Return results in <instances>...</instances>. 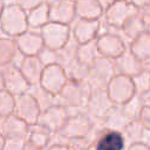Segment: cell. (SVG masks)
<instances>
[{
    "label": "cell",
    "instance_id": "1",
    "mask_svg": "<svg viewBox=\"0 0 150 150\" xmlns=\"http://www.w3.org/2000/svg\"><path fill=\"white\" fill-rule=\"evenodd\" d=\"M129 42L130 41L124 35L121 27H114L102 22L101 32L96 38V46L100 56L114 60L128 49Z\"/></svg>",
    "mask_w": 150,
    "mask_h": 150
},
{
    "label": "cell",
    "instance_id": "2",
    "mask_svg": "<svg viewBox=\"0 0 150 150\" xmlns=\"http://www.w3.org/2000/svg\"><path fill=\"white\" fill-rule=\"evenodd\" d=\"M27 12L15 2H6L0 16V29L9 38H16L28 29Z\"/></svg>",
    "mask_w": 150,
    "mask_h": 150
},
{
    "label": "cell",
    "instance_id": "3",
    "mask_svg": "<svg viewBox=\"0 0 150 150\" xmlns=\"http://www.w3.org/2000/svg\"><path fill=\"white\" fill-rule=\"evenodd\" d=\"M91 86L88 81H67L57 94V103L71 109H84Z\"/></svg>",
    "mask_w": 150,
    "mask_h": 150
},
{
    "label": "cell",
    "instance_id": "4",
    "mask_svg": "<svg viewBox=\"0 0 150 150\" xmlns=\"http://www.w3.org/2000/svg\"><path fill=\"white\" fill-rule=\"evenodd\" d=\"M98 122L100 121L94 120L84 111V109H82L69 115L64 125L57 132H60L67 139L82 138L88 136L94 130V128Z\"/></svg>",
    "mask_w": 150,
    "mask_h": 150
},
{
    "label": "cell",
    "instance_id": "5",
    "mask_svg": "<svg viewBox=\"0 0 150 150\" xmlns=\"http://www.w3.org/2000/svg\"><path fill=\"white\" fill-rule=\"evenodd\" d=\"M115 75H116V70L111 59L104 56H97L89 64L88 82L91 86V88L105 89Z\"/></svg>",
    "mask_w": 150,
    "mask_h": 150
},
{
    "label": "cell",
    "instance_id": "6",
    "mask_svg": "<svg viewBox=\"0 0 150 150\" xmlns=\"http://www.w3.org/2000/svg\"><path fill=\"white\" fill-rule=\"evenodd\" d=\"M105 89L114 104H124L136 95L132 79L121 74H116Z\"/></svg>",
    "mask_w": 150,
    "mask_h": 150
},
{
    "label": "cell",
    "instance_id": "7",
    "mask_svg": "<svg viewBox=\"0 0 150 150\" xmlns=\"http://www.w3.org/2000/svg\"><path fill=\"white\" fill-rule=\"evenodd\" d=\"M39 30L42 36L43 45L53 49H60L71 35L70 25H64L53 21H48Z\"/></svg>",
    "mask_w": 150,
    "mask_h": 150
},
{
    "label": "cell",
    "instance_id": "8",
    "mask_svg": "<svg viewBox=\"0 0 150 150\" xmlns=\"http://www.w3.org/2000/svg\"><path fill=\"white\" fill-rule=\"evenodd\" d=\"M137 12H139V9L129 0H116L104 11L102 16L103 23L114 27H122L125 20Z\"/></svg>",
    "mask_w": 150,
    "mask_h": 150
},
{
    "label": "cell",
    "instance_id": "9",
    "mask_svg": "<svg viewBox=\"0 0 150 150\" xmlns=\"http://www.w3.org/2000/svg\"><path fill=\"white\" fill-rule=\"evenodd\" d=\"M114 105L107 89L91 88L89 98L84 105V111L96 121H102L109 109Z\"/></svg>",
    "mask_w": 150,
    "mask_h": 150
},
{
    "label": "cell",
    "instance_id": "10",
    "mask_svg": "<svg viewBox=\"0 0 150 150\" xmlns=\"http://www.w3.org/2000/svg\"><path fill=\"white\" fill-rule=\"evenodd\" d=\"M40 112L41 109L39 104L28 91L15 97V105L13 114L19 118L23 120L28 125L38 122Z\"/></svg>",
    "mask_w": 150,
    "mask_h": 150
},
{
    "label": "cell",
    "instance_id": "11",
    "mask_svg": "<svg viewBox=\"0 0 150 150\" xmlns=\"http://www.w3.org/2000/svg\"><path fill=\"white\" fill-rule=\"evenodd\" d=\"M71 35L81 45L93 40H96L102 28V20H89L76 18L70 25Z\"/></svg>",
    "mask_w": 150,
    "mask_h": 150
},
{
    "label": "cell",
    "instance_id": "12",
    "mask_svg": "<svg viewBox=\"0 0 150 150\" xmlns=\"http://www.w3.org/2000/svg\"><path fill=\"white\" fill-rule=\"evenodd\" d=\"M69 114L64 105L60 103H55L52 107L42 110L38 118V123L45 125L54 134L60 131L61 128L64 125Z\"/></svg>",
    "mask_w": 150,
    "mask_h": 150
},
{
    "label": "cell",
    "instance_id": "13",
    "mask_svg": "<svg viewBox=\"0 0 150 150\" xmlns=\"http://www.w3.org/2000/svg\"><path fill=\"white\" fill-rule=\"evenodd\" d=\"M67 81L68 80L64 74L63 67L60 64H50L45 67L41 75L40 86H42L46 90L50 91L52 94L57 95Z\"/></svg>",
    "mask_w": 150,
    "mask_h": 150
},
{
    "label": "cell",
    "instance_id": "14",
    "mask_svg": "<svg viewBox=\"0 0 150 150\" xmlns=\"http://www.w3.org/2000/svg\"><path fill=\"white\" fill-rule=\"evenodd\" d=\"M14 41L18 50L25 56L38 55V53L45 46L40 30L32 28H28L26 32L14 38Z\"/></svg>",
    "mask_w": 150,
    "mask_h": 150
},
{
    "label": "cell",
    "instance_id": "15",
    "mask_svg": "<svg viewBox=\"0 0 150 150\" xmlns=\"http://www.w3.org/2000/svg\"><path fill=\"white\" fill-rule=\"evenodd\" d=\"M2 74H4V82H5V89L9 91L15 97L27 93L29 90V84L21 74L20 69L14 64L4 66Z\"/></svg>",
    "mask_w": 150,
    "mask_h": 150
},
{
    "label": "cell",
    "instance_id": "16",
    "mask_svg": "<svg viewBox=\"0 0 150 150\" xmlns=\"http://www.w3.org/2000/svg\"><path fill=\"white\" fill-rule=\"evenodd\" d=\"M131 121L134 120L130 117L123 104H114L109 109L107 115L103 117L101 123L104 129H110L122 132Z\"/></svg>",
    "mask_w": 150,
    "mask_h": 150
},
{
    "label": "cell",
    "instance_id": "17",
    "mask_svg": "<svg viewBox=\"0 0 150 150\" xmlns=\"http://www.w3.org/2000/svg\"><path fill=\"white\" fill-rule=\"evenodd\" d=\"M112 62H114L116 74L125 75L129 77H134L135 75L146 69V66L142 63L135 55H132L129 49H127L123 54L114 59Z\"/></svg>",
    "mask_w": 150,
    "mask_h": 150
},
{
    "label": "cell",
    "instance_id": "18",
    "mask_svg": "<svg viewBox=\"0 0 150 150\" xmlns=\"http://www.w3.org/2000/svg\"><path fill=\"white\" fill-rule=\"evenodd\" d=\"M93 150H125V142L122 132L102 129L95 139Z\"/></svg>",
    "mask_w": 150,
    "mask_h": 150
},
{
    "label": "cell",
    "instance_id": "19",
    "mask_svg": "<svg viewBox=\"0 0 150 150\" xmlns=\"http://www.w3.org/2000/svg\"><path fill=\"white\" fill-rule=\"evenodd\" d=\"M18 68L20 69L21 74L23 75V77L26 79V81L30 87L40 84V80H41V75L45 69V66L42 64V62L36 55L23 56Z\"/></svg>",
    "mask_w": 150,
    "mask_h": 150
},
{
    "label": "cell",
    "instance_id": "20",
    "mask_svg": "<svg viewBox=\"0 0 150 150\" xmlns=\"http://www.w3.org/2000/svg\"><path fill=\"white\" fill-rule=\"evenodd\" d=\"M76 19L74 0H62L49 6V21L71 25Z\"/></svg>",
    "mask_w": 150,
    "mask_h": 150
},
{
    "label": "cell",
    "instance_id": "21",
    "mask_svg": "<svg viewBox=\"0 0 150 150\" xmlns=\"http://www.w3.org/2000/svg\"><path fill=\"white\" fill-rule=\"evenodd\" d=\"M29 125L14 114L5 117L0 131L5 138H20L27 139Z\"/></svg>",
    "mask_w": 150,
    "mask_h": 150
},
{
    "label": "cell",
    "instance_id": "22",
    "mask_svg": "<svg viewBox=\"0 0 150 150\" xmlns=\"http://www.w3.org/2000/svg\"><path fill=\"white\" fill-rule=\"evenodd\" d=\"M128 49L142 63L150 67V32L145 30L129 42Z\"/></svg>",
    "mask_w": 150,
    "mask_h": 150
},
{
    "label": "cell",
    "instance_id": "23",
    "mask_svg": "<svg viewBox=\"0 0 150 150\" xmlns=\"http://www.w3.org/2000/svg\"><path fill=\"white\" fill-rule=\"evenodd\" d=\"M75 15L79 19L98 20L103 16V8L97 0H74Z\"/></svg>",
    "mask_w": 150,
    "mask_h": 150
},
{
    "label": "cell",
    "instance_id": "24",
    "mask_svg": "<svg viewBox=\"0 0 150 150\" xmlns=\"http://www.w3.org/2000/svg\"><path fill=\"white\" fill-rule=\"evenodd\" d=\"M53 135H54L53 131H50L48 128L36 122L29 125L28 134H27V141L45 150L50 144Z\"/></svg>",
    "mask_w": 150,
    "mask_h": 150
},
{
    "label": "cell",
    "instance_id": "25",
    "mask_svg": "<svg viewBox=\"0 0 150 150\" xmlns=\"http://www.w3.org/2000/svg\"><path fill=\"white\" fill-rule=\"evenodd\" d=\"M49 21V5L42 2L27 12L28 27L32 29H40Z\"/></svg>",
    "mask_w": 150,
    "mask_h": 150
},
{
    "label": "cell",
    "instance_id": "26",
    "mask_svg": "<svg viewBox=\"0 0 150 150\" xmlns=\"http://www.w3.org/2000/svg\"><path fill=\"white\" fill-rule=\"evenodd\" d=\"M146 134H148V130L144 128V125L141 123L139 120L131 121L122 131V135L125 142V148L132 143L144 142Z\"/></svg>",
    "mask_w": 150,
    "mask_h": 150
},
{
    "label": "cell",
    "instance_id": "27",
    "mask_svg": "<svg viewBox=\"0 0 150 150\" xmlns=\"http://www.w3.org/2000/svg\"><path fill=\"white\" fill-rule=\"evenodd\" d=\"M63 70L68 81H88L89 66L80 61L77 57L64 64Z\"/></svg>",
    "mask_w": 150,
    "mask_h": 150
},
{
    "label": "cell",
    "instance_id": "28",
    "mask_svg": "<svg viewBox=\"0 0 150 150\" xmlns=\"http://www.w3.org/2000/svg\"><path fill=\"white\" fill-rule=\"evenodd\" d=\"M19 50L15 41L9 36H0V67L13 64Z\"/></svg>",
    "mask_w": 150,
    "mask_h": 150
},
{
    "label": "cell",
    "instance_id": "29",
    "mask_svg": "<svg viewBox=\"0 0 150 150\" xmlns=\"http://www.w3.org/2000/svg\"><path fill=\"white\" fill-rule=\"evenodd\" d=\"M121 28H122L124 35L128 38L129 41H131L136 36H138L141 33L146 30L144 21L142 19V15H141L139 12H137L134 15H131L130 18H128L125 20V22L122 25Z\"/></svg>",
    "mask_w": 150,
    "mask_h": 150
},
{
    "label": "cell",
    "instance_id": "30",
    "mask_svg": "<svg viewBox=\"0 0 150 150\" xmlns=\"http://www.w3.org/2000/svg\"><path fill=\"white\" fill-rule=\"evenodd\" d=\"M28 93L35 98V101L39 104L41 111L45 110V109H47V108H49V107H52L53 104L57 103V95L52 94L50 91L46 90L40 84L29 87Z\"/></svg>",
    "mask_w": 150,
    "mask_h": 150
},
{
    "label": "cell",
    "instance_id": "31",
    "mask_svg": "<svg viewBox=\"0 0 150 150\" xmlns=\"http://www.w3.org/2000/svg\"><path fill=\"white\" fill-rule=\"evenodd\" d=\"M97 56H100V55H98V50H97V46H96V40H93V41H89L86 43H81L79 46L76 57L80 61H82L83 63L89 66Z\"/></svg>",
    "mask_w": 150,
    "mask_h": 150
},
{
    "label": "cell",
    "instance_id": "32",
    "mask_svg": "<svg viewBox=\"0 0 150 150\" xmlns=\"http://www.w3.org/2000/svg\"><path fill=\"white\" fill-rule=\"evenodd\" d=\"M79 46H80V43L75 40V38L73 35H70L68 41L59 49V53H60V56H61V66L62 67L64 64H67L69 61H71L73 59L76 57Z\"/></svg>",
    "mask_w": 150,
    "mask_h": 150
},
{
    "label": "cell",
    "instance_id": "33",
    "mask_svg": "<svg viewBox=\"0 0 150 150\" xmlns=\"http://www.w3.org/2000/svg\"><path fill=\"white\" fill-rule=\"evenodd\" d=\"M132 79L136 95L138 96H144L149 90H150V70L149 68L144 69L139 74L135 75Z\"/></svg>",
    "mask_w": 150,
    "mask_h": 150
},
{
    "label": "cell",
    "instance_id": "34",
    "mask_svg": "<svg viewBox=\"0 0 150 150\" xmlns=\"http://www.w3.org/2000/svg\"><path fill=\"white\" fill-rule=\"evenodd\" d=\"M36 56L40 59V61L42 62V64L45 67L50 66V64H60L61 66V56H60L59 49H53V48L43 46Z\"/></svg>",
    "mask_w": 150,
    "mask_h": 150
},
{
    "label": "cell",
    "instance_id": "35",
    "mask_svg": "<svg viewBox=\"0 0 150 150\" xmlns=\"http://www.w3.org/2000/svg\"><path fill=\"white\" fill-rule=\"evenodd\" d=\"M15 105V96L6 89L0 90V115L7 117L13 114Z\"/></svg>",
    "mask_w": 150,
    "mask_h": 150
},
{
    "label": "cell",
    "instance_id": "36",
    "mask_svg": "<svg viewBox=\"0 0 150 150\" xmlns=\"http://www.w3.org/2000/svg\"><path fill=\"white\" fill-rule=\"evenodd\" d=\"M27 139L20 138H5V144L2 150H22Z\"/></svg>",
    "mask_w": 150,
    "mask_h": 150
},
{
    "label": "cell",
    "instance_id": "37",
    "mask_svg": "<svg viewBox=\"0 0 150 150\" xmlns=\"http://www.w3.org/2000/svg\"><path fill=\"white\" fill-rule=\"evenodd\" d=\"M13 2H15L18 6H20L23 11L28 12V11L33 9L34 7L45 2V0H13Z\"/></svg>",
    "mask_w": 150,
    "mask_h": 150
},
{
    "label": "cell",
    "instance_id": "38",
    "mask_svg": "<svg viewBox=\"0 0 150 150\" xmlns=\"http://www.w3.org/2000/svg\"><path fill=\"white\" fill-rule=\"evenodd\" d=\"M138 120L141 121V123L144 125V128L150 131V105H144L141 114H139V117Z\"/></svg>",
    "mask_w": 150,
    "mask_h": 150
},
{
    "label": "cell",
    "instance_id": "39",
    "mask_svg": "<svg viewBox=\"0 0 150 150\" xmlns=\"http://www.w3.org/2000/svg\"><path fill=\"white\" fill-rule=\"evenodd\" d=\"M139 13L142 15V19L144 21V25H145V28L148 32H150V4L144 6L143 8L139 9Z\"/></svg>",
    "mask_w": 150,
    "mask_h": 150
},
{
    "label": "cell",
    "instance_id": "40",
    "mask_svg": "<svg viewBox=\"0 0 150 150\" xmlns=\"http://www.w3.org/2000/svg\"><path fill=\"white\" fill-rule=\"evenodd\" d=\"M125 150H150V146L145 142H138V143H132L128 145Z\"/></svg>",
    "mask_w": 150,
    "mask_h": 150
},
{
    "label": "cell",
    "instance_id": "41",
    "mask_svg": "<svg viewBox=\"0 0 150 150\" xmlns=\"http://www.w3.org/2000/svg\"><path fill=\"white\" fill-rule=\"evenodd\" d=\"M45 150H70L68 145L66 144H59V143H52L49 144Z\"/></svg>",
    "mask_w": 150,
    "mask_h": 150
},
{
    "label": "cell",
    "instance_id": "42",
    "mask_svg": "<svg viewBox=\"0 0 150 150\" xmlns=\"http://www.w3.org/2000/svg\"><path fill=\"white\" fill-rule=\"evenodd\" d=\"M132 5H135L138 9H141V8H143L144 6H146V5H149L150 4V0H129Z\"/></svg>",
    "mask_w": 150,
    "mask_h": 150
},
{
    "label": "cell",
    "instance_id": "43",
    "mask_svg": "<svg viewBox=\"0 0 150 150\" xmlns=\"http://www.w3.org/2000/svg\"><path fill=\"white\" fill-rule=\"evenodd\" d=\"M98 1V4L101 5V7L103 8V11H105L112 2H115L116 0H97Z\"/></svg>",
    "mask_w": 150,
    "mask_h": 150
},
{
    "label": "cell",
    "instance_id": "44",
    "mask_svg": "<svg viewBox=\"0 0 150 150\" xmlns=\"http://www.w3.org/2000/svg\"><path fill=\"white\" fill-rule=\"evenodd\" d=\"M22 150H43V149H41V148H39V146H36V145H34L33 143H30V142H26V144L23 145V149Z\"/></svg>",
    "mask_w": 150,
    "mask_h": 150
},
{
    "label": "cell",
    "instance_id": "45",
    "mask_svg": "<svg viewBox=\"0 0 150 150\" xmlns=\"http://www.w3.org/2000/svg\"><path fill=\"white\" fill-rule=\"evenodd\" d=\"M142 98H143V102L145 105H150V90L144 96H142Z\"/></svg>",
    "mask_w": 150,
    "mask_h": 150
},
{
    "label": "cell",
    "instance_id": "46",
    "mask_svg": "<svg viewBox=\"0 0 150 150\" xmlns=\"http://www.w3.org/2000/svg\"><path fill=\"white\" fill-rule=\"evenodd\" d=\"M5 89V82H4V74H2V68L0 67V90Z\"/></svg>",
    "mask_w": 150,
    "mask_h": 150
},
{
    "label": "cell",
    "instance_id": "47",
    "mask_svg": "<svg viewBox=\"0 0 150 150\" xmlns=\"http://www.w3.org/2000/svg\"><path fill=\"white\" fill-rule=\"evenodd\" d=\"M4 144H5V137L2 136V134H1V131H0V150H2Z\"/></svg>",
    "mask_w": 150,
    "mask_h": 150
},
{
    "label": "cell",
    "instance_id": "48",
    "mask_svg": "<svg viewBox=\"0 0 150 150\" xmlns=\"http://www.w3.org/2000/svg\"><path fill=\"white\" fill-rule=\"evenodd\" d=\"M60 1H62V0H45V2L48 4L49 6H50V5H54V4H57V2H60Z\"/></svg>",
    "mask_w": 150,
    "mask_h": 150
},
{
    "label": "cell",
    "instance_id": "49",
    "mask_svg": "<svg viewBox=\"0 0 150 150\" xmlns=\"http://www.w3.org/2000/svg\"><path fill=\"white\" fill-rule=\"evenodd\" d=\"M5 5H6V0H0V16H1V13L4 11Z\"/></svg>",
    "mask_w": 150,
    "mask_h": 150
},
{
    "label": "cell",
    "instance_id": "50",
    "mask_svg": "<svg viewBox=\"0 0 150 150\" xmlns=\"http://www.w3.org/2000/svg\"><path fill=\"white\" fill-rule=\"evenodd\" d=\"M4 120H5V117H2V116L0 115V128H1V125H2V122H4Z\"/></svg>",
    "mask_w": 150,
    "mask_h": 150
},
{
    "label": "cell",
    "instance_id": "51",
    "mask_svg": "<svg viewBox=\"0 0 150 150\" xmlns=\"http://www.w3.org/2000/svg\"><path fill=\"white\" fill-rule=\"evenodd\" d=\"M149 70H150V68H149Z\"/></svg>",
    "mask_w": 150,
    "mask_h": 150
}]
</instances>
